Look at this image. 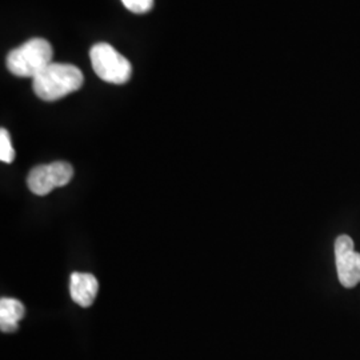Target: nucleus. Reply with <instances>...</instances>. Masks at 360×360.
<instances>
[{
	"mask_svg": "<svg viewBox=\"0 0 360 360\" xmlns=\"http://www.w3.org/2000/svg\"><path fill=\"white\" fill-rule=\"evenodd\" d=\"M91 63L95 74L111 84L129 82L132 67L127 58L107 43L95 44L90 51Z\"/></svg>",
	"mask_w": 360,
	"mask_h": 360,
	"instance_id": "3",
	"label": "nucleus"
},
{
	"mask_svg": "<svg viewBox=\"0 0 360 360\" xmlns=\"http://www.w3.org/2000/svg\"><path fill=\"white\" fill-rule=\"evenodd\" d=\"M15 159V150L10 134L6 129H0V160L4 163H13Z\"/></svg>",
	"mask_w": 360,
	"mask_h": 360,
	"instance_id": "8",
	"label": "nucleus"
},
{
	"mask_svg": "<svg viewBox=\"0 0 360 360\" xmlns=\"http://www.w3.org/2000/svg\"><path fill=\"white\" fill-rule=\"evenodd\" d=\"M74 176V169L67 162H53L51 165H43L31 169L27 184L35 193L44 196L58 187L68 184Z\"/></svg>",
	"mask_w": 360,
	"mask_h": 360,
	"instance_id": "4",
	"label": "nucleus"
},
{
	"mask_svg": "<svg viewBox=\"0 0 360 360\" xmlns=\"http://www.w3.org/2000/svg\"><path fill=\"white\" fill-rule=\"evenodd\" d=\"M52 47L46 39L35 38L15 49L7 56V68L15 77H34L51 65Z\"/></svg>",
	"mask_w": 360,
	"mask_h": 360,
	"instance_id": "2",
	"label": "nucleus"
},
{
	"mask_svg": "<svg viewBox=\"0 0 360 360\" xmlns=\"http://www.w3.org/2000/svg\"><path fill=\"white\" fill-rule=\"evenodd\" d=\"M26 309L13 297H1L0 300V328L3 333H13L18 330V324L23 319Z\"/></svg>",
	"mask_w": 360,
	"mask_h": 360,
	"instance_id": "7",
	"label": "nucleus"
},
{
	"mask_svg": "<svg viewBox=\"0 0 360 360\" xmlns=\"http://www.w3.org/2000/svg\"><path fill=\"white\" fill-rule=\"evenodd\" d=\"M84 77L77 65L51 63L34 77V91L40 99L55 102L83 86Z\"/></svg>",
	"mask_w": 360,
	"mask_h": 360,
	"instance_id": "1",
	"label": "nucleus"
},
{
	"mask_svg": "<svg viewBox=\"0 0 360 360\" xmlns=\"http://www.w3.org/2000/svg\"><path fill=\"white\" fill-rule=\"evenodd\" d=\"M335 263L339 282L346 288L360 283V254L355 251L351 236L340 235L335 240Z\"/></svg>",
	"mask_w": 360,
	"mask_h": 360,
	"instance_id": "5",
	"label": "nucleus"
},
{
	"mask_svg": "<svg viewBox=\"0 0 360 360\" xmlns=\"http://www.w3.org/2000/svg\"><path fill=\"white\" fill-rule=\"evenodd\" d=\"M122 3L131 13H147L154 6V0H122Z\"/></svg>",
	"mask_w": 360,
	"mask_h": 360,
	"instance_id": "9",
	"label": "nucleus"
},
{
	"mask_svg": "<svg viewBox=\"0 0 360 360\" xmlns=\"http://www.w3.org/2000/svg\"><path fill=\"white\" fill-rule=\"evenodd\" d=\"M99 284L94 275L74 272L70 279V294L80 307H90L98 295Z\"/></svg>",
	"mask_w": 360,
	"mask_h": 360,
	"instance_id": "6",
	"label": "nucleus"
}]
</instances>
